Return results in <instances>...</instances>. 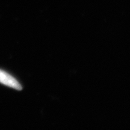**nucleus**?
<instances>
[{"instance_id":"1","label":"nucleus","mask_w":130,"mask_h":130,"mask_svg":"<svg viewBox=\"0 0 130 130\" xmlns=\"http://www.w3.org/2000/svg\"><path fill=\"white\" fill-rule=\"evenodd\" d=\"M0 83L18 90H22V86L13 77L0 69Z\"/></svg>"}]
</instances>
